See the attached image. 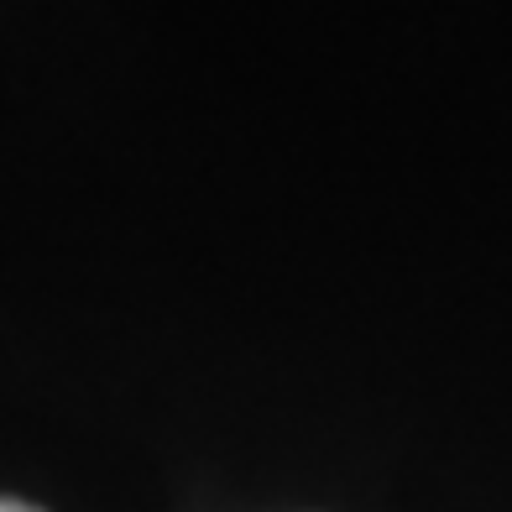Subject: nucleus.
<instances>
[{"label":"nucleus","instance_id":"1","mask_svg":"<svg viewBox=\"0 0 512 512\" xmlns=\"http://www.w3.org/2000/svg\"><path fill=\"white\" fill-rule=\"evenodd\" d=\"M0 512H42V507H32V502H11V497H0Z\"/></svg>","mask_w":512,"mask_h":512}]
</instances>
